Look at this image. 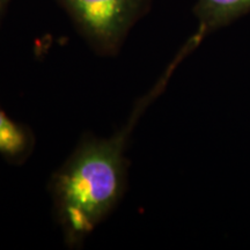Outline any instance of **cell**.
<instances>
[{
  "label": "cell",
  "instance_id": "obj_1",
  "mask_svg": "<svg viewBox=\"0 0 250 250\" xmlns=\"http://www.w3.org/2000/svg\"><path fill=\"white\" fill-rule=\"evenodd\" d=\"M140 100L123 126L108 138L86 134L51 180L55 214L68 246H79L115 210L127 183V144L149 100Z\"/></svg>",
  "mask_w": 250,
  "mask_h": 250
},
{
  "label": "cell",
  "instance_id": "obj_2",
  "mask_svg": "<svg viewBox=\"0 0 250 250\" xmlns=\"http://www.w3.org/2000/svg\"><path fill=\"white\" fill-rule=\"evenodd\" d=\"M100 55L117 54L151 0H56Z\"/></svg>",
  "mask_w": 250,
  "mask_h": 250
},
{
  "label": "cell",
  "instance_id": "obj_3",
  "mask_svg": "<svg viewBox=\"0 0 250 250\" xmlns=\"http://www.w3.org/2000/svg\"><path fill=\"white\" fill-rule=\"evenodd\" d=\"M248 12L250 0H198L195 14L198 18L199 29L192 40L198 44L205 34L226 26Z\"/></svg>",
  "mask_w": 250,
  "mask_h": 250
},
{
  "label": "cell",
  "instance_id": "obj_4",
  "mask_svg": "<svg viewBox=\"0 0 250 250\" xmlns=\"http://www.w3.org/2000/svg\"><path fill=\"white\" fill-rule=\"evenodd\" d=\"M34 146L33 133L27 126L11 120L0 108V154L19 164L27 159Z\"/></svg>",
  "mask_w": 250,
  "mask_h": 250
},
{
  "label": "cell",
  "instance_id": "obj_5",
  "mask_svg": "<svg viewBox=\"0 0 250 250\" xmlns=\"http://www.w3.org/2000/svg\"><path fill=\"white\" fill-rule=\"evenodd\" d=\"M9 2H11V0H0V21H1L2 17L5 15V12L8 7Z\"/></svg>",
  "mask_w": 250,
  "mask_h": 250
}]
</instances>
